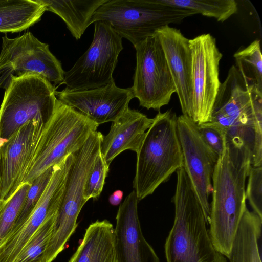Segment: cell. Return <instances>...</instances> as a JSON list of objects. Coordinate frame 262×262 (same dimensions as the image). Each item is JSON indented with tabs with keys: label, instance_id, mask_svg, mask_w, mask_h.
<instances>
[{
	"label": "cell",
	"instance_id": "1",
	"mask_svg": "<svg viewBox=\"0 0 262 262\" xmlns=\"http://www.w3.org/2000/svg\"><path fill=\"white\" fill-rule=\"evenodd\" d=\"M252 163L249 154L226 147L213 171L208 231L215 248L227 258L247 208L246 180Z\"/></svg>",
	"mask_w": 262,
	"mask_h": 262
},
{
	"label": "cell",
	"instance_id": "2",
	"mask_svg": "<svg viewBox=\"0 0 262 262\" xmlns=\"http://www.w3.org/2000/svg\"><path fill=\"white\" fill-rule=\"evenodd\" d=\"M176 172L174 221L164 244L166 262H227L212 244L205 212L184 168Z\"/></svg>",
	"mask_w": 262,
	"mask_h": 262
},
{
	"label": "cell",
	"instance_id": "3",
	"mask_svg": "<svg viewBox=\"0 0 262 262\" xmlns=\"http://www.w3.org/2000/svg\"><path fill=\"white\" fill-rule=\"evenodd\" d=\"M177 117L171 110L159 112L136 153L133 188L138 201L152 194L183 166L177 130Z\"/></svg>",
	"mask_w": 262,
	"mask_h": 262
},
{
	"label": "cell",
	"instance_id": "4",
	"mask_svg": "<svg viewBox=\"0 0 262 262\" xmlns=\"http://www.w3.org/2000/svg\"><path fill=\"white\" fill-rule=\"evenodd\" d=\"M195 14L191 10L166 6L158 0H107L95 12L90 23H108L121 38L134 46L161 28Z\"/></svg>",
	"mask_w": 262,
	"mask_h": 262
},
{
	"label": "cell",
	"instance_id": "5",
	"mask_svg": "<svg viewBox=\"0 0 262 262\" xmlns=\"http://www.w3.org/2000/svg\"><path fill=\"white\" fill-rule=\"evenodd\" d=\"M98 126L57 99L54 114L43 128L34 160L23 184H30L47 169L78 151Z\"/></svg>",
	"mask_w": 262,
	"mask_h": 262
},
{
	"label": "cell",
	"instance_id": "6",
	"mask_svg": "<svg viewBox=\"0 0 262 262\" xmlns=\"http://www.w3.org/2000/svg\"><path fill=\"white\" fill-rule=\"evenodd\" d=\"M102 138L101 132H94L73 154L74 160L67 176L54 230L42 256V262H52L56 258L77 226L78 215L88 201L84 198L85 182L100 152Z\"/></svg>",
	"mask_w": 262,
	"mask_h": 262
},
{
	"label": "cell",
	"instance_id": "7",
	"mask_svg": "<svg viewBox=\"0 0 262 262\" xmlns=\"http://www.w3.org/2000/svg\"><path fill=\"white\" fill-rule=\"evenodd\" d=\"M56 88L38 75L13 77L0 106V140L5 141L36 118L47 123L55 110Z\"/></svg>",
	"mask_w": 262,
	"mask_h": 262
},
{
	"label": "cell",
	"instance_id": "8",
	"mask_svg": "<svg viewBox=\"0 0 262 262\" xmlns=\"http://www.w3.org/2000/svg\"><path fill=\"white\" fill-rule=\"evenodd\" d=\"M60 61L51 53L49 45L38 40L30 31L14 38L2 37L0 52V88L8 86L12 77L35 74L53 85L64 79Z\"/></svg>",
	"mask_w": 262,
	"mask_h": 262
},
{
	"label": "cell",
	"instance_id": "9",
	"mask_svg": "<svg viewBox=\"0 0 262 262\" xmlns=\"http://www.w3.org/2000/svg\"><path fill=\"white\" fill-rule=\"evenodd\" d=\"M122 38L107 23H94L93 41L73 67L65 72L61 84L73 90H86L114 81V71L123 50Z\"/></svg>",
	"mask_w": 262,
	"mask_h": 262
},
{
	"label": "cell",
	"instance_id": "10",
	"mask_svg": "<svg viewBox=\"0 0 262 262\" xmlns=\"http://www.w3.org/2000/svg\"><path fill=\"white\" fill-rule=\"evenodd\" d=\"M134 46L136 51L131 87L134 97L141 106L159 111L176 92L161 44L155 33Z\"/></svg>",
	"mask_w": 262,
	"mask_h": 262
},
{
	"label": "cell",
	"instance_id": "11",
	"mask_svg": "<svg viewBox=\"0 0 262 262\" xmlns=\"http://www.w3.org/2000/svg\"><path fill=\"white\" fill-rule=\"evenodd\" d=\"M191 54L192 103L190 118L195 123L211 120L214 103L221 82L219 65L222 54L215 39L203 34L189 40Z\"/></svg>",
	"mask_w": 262,
	"mask_h": 262
},
{
	"label": "cell",
	"instance_id": "12",
	"mask_svg": "<svg viewBox=\"0 0 262 262\" xmlns=\"http://www.w3.org/2000/svg\"><path fill=\"white\" fill-rule=\"evenodd\" d=\"M46 124L40 118L31 120L0 144V204L9 199L23 185Z\"/></svg>",
	"mask_w": 262,
	"mask_h": 262
},
{
	"label": "cell",
	"instance_id": "13",
	"mask_svg": "<svg viewBox=\"0 0 262 262\" xmlns=\"http://www.w3.org/2000/svg\"><path fill=\"white\" fill-rule=\"evenodd\" d=\"M177 130L183 154V167L194 187L208 221L212 178L219 157L203 139L197 124L188 116L182 114L177 117Z\"/></svg>",
	"mask_w": 262,
	"mask_h": 262
},
{
	"label": "cell",
	"instance_id": "14",
	"mask_svg": "<svg viewBox=\"0 0 262 262\" xmlns=\"http://www.w3.org/2000/svg\"><path fill=\"white\" fill-rule=\"evenodd\" d=\"M58 100L78 111L98 125L114 122L129 107L134 98L132 88H120L115 81L100 88L55 91Z\"/></svg>",
	"mask_w": 262,
	"mask_h": 262
},
{
	"label": "cell",
	"instance_id": "15",
	"mask_svg": "<svg viewBox=\"0 0 262 262\" xmlns=\"http://www.w3.org/2000/svg\"><path fill=\"white\" fill-rule=\"evenodd\" d=\"M259 110H262V91L247 82L232 66L221 83L208 122L225 134L235 120Z\"/></svg>",
	"mask_w": 262,
	"mask_h": 262
},
{
	"label": "cell",
	"instance_id": "16",
	"mask_svg": "<svg viewBox=\"0 0 262 262\" xmlns=\"http://www.w3.org/2000/svg\"><path fill=\"white\" fill-rule=\"evenodd\" d=\"M138 202L133 190L118 208L114 228L116 262H160L154 249L143 234Z\"/></svg>",
	"mask_w": 262,
	"mask_h": 262
},
{
	"label": "cell",
	"instance_id": "17",
	"mask_svg": "<svg viewBox=\"0 0 262 262\" xmlns=\"http://www.w3.org/2000/svg\"><path fill=\"white\" fill-rule=\"evenodd\" d=\"M164 51L183 115L192 110L191 54L189 39L180 30L166 26L156 32Z\"/></svg>",
	"mask_w": 262,
	"mask_h": 262
},
{
	"label": "cell",
	"instance_id": "18",
	"mask_svg": "<svg viewBox=\"0 0 262 262\" xmlns=\"http://www.w3.org/2000/svg\"><path fill=\"white\" fill-rule=\"evenodd\" d=\"M154 120L128 107L113 122L108 134L103 136L100 145L101 154L107 164L110 165L123 151L130 150L137 153Z\"/></svg>",
	"mask_w": 262,
	"mask_h": 262
},
{
	"label": "cell",
	"instance_id": "19",
	"mask_svg": "<svg viewBox=\"0 0 262 262\" xmlns=\"http://www.w3.org/2000/svg\"><path fill=\"white\" fill-rule=\"evenodd\" d=\"M69 262H116L113 225L107 220L91 223Z\"/></svg>",
	"mask_w": 262,
	"mask_h": 262
},
{
	"label": "cell",
	"instance_id": "20",
	"mask_svg": "<svg viewBox=\"0 0 262 262\" xmlns=\"http://www.w3.org/2000/svg\"><path fill=\"white\" fill-rule=\"evenodd\" d=\"M261 229L262 218L246 208L227 258L230 262H261Z\"/></svg>",
	"mask_w": 262,
	"mask_h": 262
},
{
	"label": "cell",
	"instance_id": "21",
	"mask_svg": "<svg viewBox=\"0 0 262 262\" xmlns=\"http://www.w3.org/2000/svg\"><path fill=\"white\" fill-rule=\"evenodd\" d=\"M38 1L44 5L46 11L61 17L73 36L78 40L91 25L95 12L107 0Z\"/></svg>",
	"mask_w": 262,
	"mask_h": 262
},
{
	"label": "cell",
	"instance_id": "22",
	"mask_svg": "<svg viewBox=\"0 0 262 262\" xmlns=\"http://www.w3.org/2000/svg\"><path fill=\"white\" fill-rule=\"evenodd\" d=\"M45 11L38 0H0V32L24 31L39 21Z\"/></svg>",
	"mask_w": 262,
	"mask_h": 262
},
{
	"label": "cell",
	"instance_id": "23",
	"mask_svg": "<svg viewBox=\"0 0 262 262\" xmlns=\"http://www.w3.org/2000/svg\"><path fill=\"white\" fill-rule=\"evenodd\" d=\"M158 1L166 6L190 10L220 22L226 20L238 10V4L235 0Z\"/></svg>",
	"mask_w": 262,
	"mask_h": 262
},
{
	"label": "cell",
	"instance_id": "24",
	"mask_svg": "<svg viewBox=\"0 0 262 262\" xmlns=\"http://www.w3.org/2000/svg\"><path fill=\"white\" fill-rule=\"evenodd\" d=\"M233 57L241 76L249 83L262 91V55L259 40H255L239 49Z\"/></svg>",
	"mask_w": 262,
	"mask_h": 262
},
{
	"label": "cell",
	"instance_id": "25",
	"mask_svg": "<svg viewBox=\"0 0 262 262\" xmlns=\"http://www.w3.org/2000/svg\"><path fill=\"white\" fill-rule=\"evenodd\" d=\"M244 116L235 120L225 132L226 147L241 150L252 157L254 144V119L255 115L261 112Z\"/></svg>",
	"mask_w": 262,
	"mask_h": 262
},
{
	"label": "cell",
	"instance_id": "26",
	"mask_svg": "<svg viewBox=\"0 0 262 262\" xmlns=\"http://www.w3.org/2000/svg\"><path fill=\"white\" fill-rule=\"evenodd\" d=\"M57 213L48 217L34 232L14 262H40L53 232Z\"/></svg>",
	"mask_w": 262,
	"mask_h": 262
},
{
	"label": "cell",
	"instance_id": "27",
	"mask_svg": "<svg viewBox=\"0 0 262 262\" xmlns=\"http://www.w3.org/2000/svg\"><path fill=\"white\" fill-rule=\"evenodd\" d=\"M30 186L29 183L23 184L9 199L0 204V245L11 232Z\"/></svg>",
	"mask_w": 262,
	"mask_h": 262
},
{
	"label": "cell",
	"instance_id": "28",
	"mask_svg": "<svg viewBox=\"0 0 262 262\" xmlns=\"http://www.w3.org/2000/svg\"><path fill=\"white\" fill-rule=\"evenodd\" d=\"M53 170L54 166L47 169L30 183L23 205L11 232L17 229L31 214L48 185Z\"/></svg>",
	"mask_w": 262,
	"mask_h": 262
},
{
	"label": "cell",
	"instance_id": "29",
	"mask_svg": "<svg viewBox=\"0 0 262 262\" xmlns=\"http://www.w3.org/2000/svg\"><path fill=\"white\" fill-rule=\"evenodd\" d=\"M109 166L100 152L85 182L84 198L86 201L96 199L101 194L109 171Z\"/></svg>",
	"mask_w": 262,
	"mask_h": 262
},
{
	"label": "cell",
	"instance_id": "30",
	"mask_svg": "<svg viewBox=\"0 0 262 262\" xmlns=\"http://www.w3.org/2000/svg\"><path fill=\"white\" fill-rule=\"evenodd\" d=\"M248 177L246 199L253 211L262 218V166H251Z\"/></svg>",
	"mask_w": 262,
	"mask_h": 262
},
{
	"label": "cell",
	"instance_id": "31",
	"mask_svg": "<svg viewBox=\"0 0 262 262\" xmlns=\"http://www.w3.org/2000/svg\"><path fill=\"white\" fill-rule=\"evenodd\" d=\"M197 126L207 145L219 157L222 156L226 148L224 132L209 122L197 124Z\"/></svg>",
	"mask_w": 262,
	"mask_h": 262
},
{
	"label": "cell",
	"instance_id": "32",
	"mask_svg": "<svg viewBox=\"0 0 262 262\" xmlns=\"http://www.w3.org/2000/svg\"><path fill=\"white\" fill-rule=\"evenodd\" d=\"M123 196V192L120 190L115 191L109 197L108 200L113 205H119Z\"/></svg>",
	"mask_w": 262,
	"mask_h": 262
},
{
	"label": "cell",
	"instance_id": "33",
	"mask_svg": "<svg viewBox=\"0 0 262 262\" xmlns=\"http://www.w3.org/2000/svg\"><path fill=\"white\" fill-rule=\"evenodd\" d=\"M2 143H3V142H1L0 144ZM1 175H2V173H1V163H0V185H1Z\"/></svg>",
	"mask_w": 262,
	"mask_h": 262
},
{
	"label": "cell",
	"instance_id": "34",
	"mask_svg": "<svg viewBox=\"0 0 262 262\" xmlns=\"http://www.w3.org/2000/svg\"><path fill=\"white\" fill-rule=\"evenodd\" d=\"M4 141H2V140H0V143H1V142H4Z\"/></svg>",
	"mask_w": 262,
	"mask_h": 262
}]
</instances>
